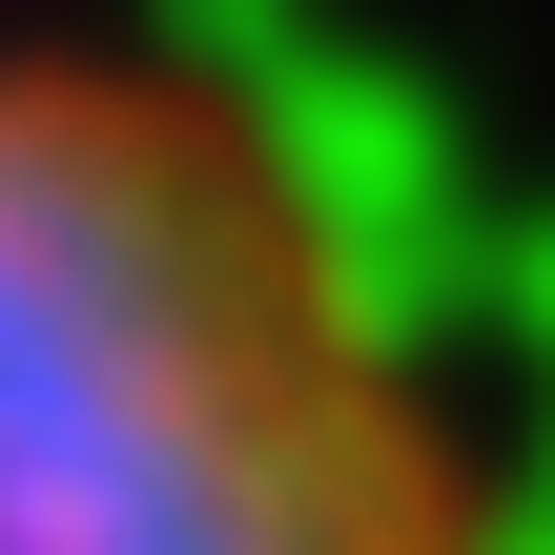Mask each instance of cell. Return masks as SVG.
Masks as SVG:
<instances>
[{
  "instance_id": "cell-1",
  "label": "cell",
  "mask_w": 555,
  "mask_h": 555,
  "mask_svg": "<svg viewBox=\"0 0 555 555\" xmlns=\"http://www.w3.org/2000/svg\"><path fill=\"white\" fill-rule=\"evenodd\" d=\"M0 555H494L350 206L165 62H0Z\"/></svg>"
}]
</instances>
